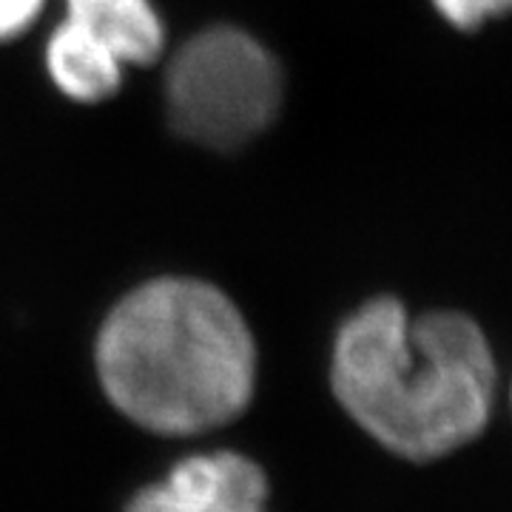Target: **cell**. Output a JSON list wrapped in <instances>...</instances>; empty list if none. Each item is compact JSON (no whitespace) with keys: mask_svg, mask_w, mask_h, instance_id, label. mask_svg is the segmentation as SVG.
<instances>
[{"mask_svg":"<svg viewBox=\"0 0 512 512\" xmlns=\"http://www.w3.org/2000/svg\"><path fill=\"white\" fill-rule=\"evenodd\" d=\"M330 384L350 419L382 447L430 461L484 433L498 365L487 333L467 313L410 316L396 296H376L336 333Z\"/></svg>","mask_w":512,"mask_h":512,"instance_id":"1","label":"cell"},{"mask_svg":"<svg viewBox=\"0 0 512 512\" xmlns=\"http://www.w3.org/2000/svg\"><path fill=\"white\" fill-rule=\"evenodd\" d=\"M94 365L109 402L140 427H222L256 387V342L234 299L197 276L140 282L103 319Z\"/></svg>","mask_w":512,"mask_h":512,"instance_id":"2","label":"cell"},{"mask_svg":"<svg viewBox=\"0 0 512 512\" xmlns=\"http://www.w3.org/2000/svg\"><path fill=\"white\" fill-rule=\"evenodd\" d=\"M168 126L205 151H239L262 137L285 103V69L251 32L214 23L171 55L163 74Z\"/></svg>","mask_w":512,"mask_h":512,"instance_id":"3","label":"cell"},{"mask_svg":"<svg viewBox=\"0 0 512 512\" xmlns=\"http://www.w3.org/2000/svg\"><path fill=\"white\" fill-rule=\"evenodd\" d=\"M268 481L239 453L194 456L174 467L163 484L146 487L128 512H265Z\"/></svg>","mask_w":512,"mask_h":512,"instance_id":"4","label":"cell"},{"mask_svg":"<svg viewBox=\"0 0 512 512\" xmlns=\"http://www.w3.org/2000/svg\"><path fill=\"white\" fill-rule=\"evenodd\" d=\"M43 63L57 92L83 106L111 100L126 77L123 60L72 18H63L52 29Z\"/></svg>","mask_w":512,"mask_h":512,"instance_id":"5","label":"cell"},{"mask_svg":"<svg viewBox=\"0 0 512 512\" xmlns=\"http://www.w3.org/2000/svg\"><path fill=\"white\" fill-rule=\"evenodd\" d=\"M66 18L106 43L123 66H151L165 52V26L151 0H66Z\"/></svg>","mask_w":512,"mask_h":512,"instance_id":"6","label":"cell"},{"mask_svg":"<svg viewBox=\"0 0 512 512\" xmlns=\"http://www.w3.org/2000/svg\"><path fill=\"white\" fill-rule=\"evenodd\" d=\"M436 12L461 32H473L487 20L510 15L512 0H433Z\"/></svg>","mask_w":512,"mask_h":512,"instance_id":"7","label":"cell"},{"mask_svg":"<svg viewBox=\"0 0 512 512\" xmlns=\"http://www.w3.org/2000/svg\"><path fill=\"white\" fill-rule=\"evenodd\" d=\"M46 0H0V43L26 35L43 15Z\"/></svg>","mask_w":512,"mask_h":512,"instance_id":"8","label":"cell"}]
</instances>
